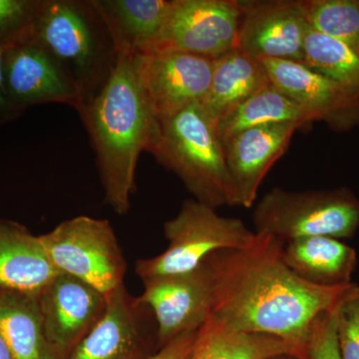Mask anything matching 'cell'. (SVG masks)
<instances>
[{"mask_svg": "<svg viewBox=\"0 0 359 359\" xmlns=\"http://www.w3.org/2000/svg\"><path fill=\"white\" fill-rule=\"evenodd\" d=\"M283 245L256 233L248 247L209 255L215 285L210 318L233 332L278 337L304 359L311 323L332 311L353 283L318 287L304 282L283 262Z\"/></svg>", "mask_w": 359, "mask_h": 359, "instance_id": "6da1fadb", "label": "cell"}, {"mask_svg": "<svg viewBox=\"0 0 359 359\" xmlns=\"http://www.w3.org/2000/svg\"><path fill=\"white\" fill-rule=\"evenodd\" d=\"M78 114L95 153L106 203L116 214H128L139 158L158 121L142 86L138 55L119 54L107 83Z\"/></svg>", "mask_w": 359, "mask_h": 359, "instance_id": "7a4b0ae2", "label": "cell"}, {"mask_svg": "<svg viewBox=\"0 0 359 359\" xmlns=\"http://www.w3.org/2000/svg\"><path fill=\"white\" fill-rule=\"evenodd\" d=\"M33 37L62 66L82 107L100 93L117 63L114 41L92 0H40Z\"/></svg>", "mask_w": 359, "mask_h": 359, "instance_id": "3957f363", "label": "cell"}, {"mask_svg": "<svg viewBox=\"0 0 359 359\" xmlns=\"http://www.w3.org/2000/svg\"><path fill=\"white\" fill-rule=\"evenodd\" d=\"M147 152L173 172L198 202L216 210L237 205L217 122L200 103L158 119Z\"/></svg>", "mask_w": 359, "mask_h": 359, "instance_id": "277c9868", "label": "cell"}, {"mask_svg": "<svg viewBox=\"0 0 359 359\" xmlns=\"http://www.w3.org/2000/svg\"><path fill=\"white\" fill-rule=\"evenodd\" d=\"M255 233L283 244L308 237L351 238L359 229V200L348 189L292 192L275 188L257 204Z\"/></svg>", "mask_w": 359, "mask_h": 359, "instance_id": "5b68a950", "label": "cell"}, {"mask_svg": "<svg viewBox=\"0 0 359 359\" xmlns=\"http://www.w3.org/2000/svg\"><path fill=\"white\" fill-rule=\"evenodd\" d=\"M167 250L150 259L136 262L142 280L154 276L175 275L197 268L212 252L242 249L254 242L256 233L242 219L219 216L216 209L186 200L176 217L164 224Z\"/></svg>", "mask_w": 359, "mask_h": 359, "instance_id": "8992f818", "label": "cell"}, {"mask_svg": "<svg viewBox=\"0 0 359 359\" xmlns=\"http://www.w3.org/2000/svg\"><path fill=\"white\" fill-rule=\"evenodd\" d=\"M39 238L58 273L74 276L107 297L124 283L127 263L108 219L75 217Z\"/></svg>", "mask_w": 359, "mask_h": 359, "instance_id": "52a82bcc", "label": "cell"}, {"mask_svg": "<svg viewBox=\"0 0 359 359\" xmlns=\"http://www.w3.org/2000/svg\"><path fill=\"white\" fill-rule=\"evenodd\" d=\"M95 327L66 359H147L159 351L154 314L124 283L107 297Z\"/></svg>", "mask_w": 359, "mask_h": 359, "instance_id": "ba28073f", "label": "cell"}, {"mask_svg": "<svg viewBox=\"0 0 359 359\" xmlns=\"http://www.w3.org/2000/svg\"><path fill=\"white\" fill-rule=\"evenodd\" d=\"M240 18V0H173L151 51H183L216 60L237 47Z\"/></svg>", "mask_w": 359, "mask_h": 359, "instance_id": "9c48e42d", "label": "cell"}, {"mask_svg": "<svg viewBox=\"0 0 359 359\" xmlns=\"http://www.w3.org/2000/svg\"><path fill=\"white\" fill-rule=\"evenodd\" d=\"M140 299L154 314L159 347L187 332H197L211 318L214 275L207 257L197 268L142 280Z\"/></svg>", "mask_w": 359, "mask_h": 359, "instance_id": "30bf717a", "label": "cell"}, {"mask_svg": "<svg viewBox=\"0 0 359 359\" xmlns=\"http://www.w3.org/2000/svg\"><path fill=\"white\" fill-rule=\"evenodd\" d=\"M214 61L177 50L138 55L142 86L157 119L204 100L211 86Z\"/></svg>", "mask_w": 359, "mask_h": 359, "instance_id": "8fae6325", "label": "cell"}, {"mask_svg": "<svg viewBox=\"0 0 359 359\" xmlns=\"http://www.w3.org/2000/svg\"><path fill=\"white\" fill-rule=\"evenodd\" d=\"M237 48L259 60L302 62L309 25L301 0H240Z\"/></svg>", "mask_w": 359, "mask_h": 359, "instance_id": "7c38bea8", "label": "cell"}, {"mask_svg": "<svg viewBox=\"0 0 359 359\" xmlns=\"http://www.w3.org/2000/svg\"><path fill=\"white\" fill-rule=\"evenodd\" d=\"M45 337L55 359H66L107 308V295L58 273L39 294Z\"/></svg>", "mask_w": 359, "mask_h": 359, "instance_id": "4fadbf2b", "label": "cell"}, {"mask_svg": "<svg viewBox=\"0 0 359 359\" xmlns=\"http://www.w3.org/2000/svg\"><path fill=\"white\" fill-rule=\"evenodd\" d=\"M4 82L9 100L20 113L41 104L82 107L76 87L60 63L33 37L4 50Z\"/></svg>", "mask_w": 359, "mask_h": 359, "instance_id": "5bb4252c", "label": "cell"}, {"mask_svg": "<svg viewBox=\"0 0 359 359\" xmlns=\"http://www.w3.org/2000/svg\"><path fill=\"white\" fill-rule=\"evenodd\" d=\"M263 61L276 88L290 97L311 121H325L334 129L359 122V93L297 61Z\"/></svg>", "mask_w": 359, "mask_h": 359, "instance_id": "9a60e30c", "label": "cell"}, {"mask_svg": "<svg viewBox=\"0 0 359 359\" xmlns=\"http://www.w3.org/2000/svg\"><path fill=\"white\" fill-rule=\"evenodd\" d=\"M302 127L297 123L264 125L245 130L224 142L237 205H254L264 179L285 154L295 132Z\"/></svg>", "mask_w": 359, "mask_h": 359, "instance_id": "2e32d148", "label": "cell"}, {"mask_svg": "<svg viewBox=\"0 0 359 359\" xmlns=\"http://www.w3.org/2000/svg\"><path fill=\"white\" fill-rule=\"evenodd\" d=\"M173 0H92L118 55L148 53L159 37Z\"/></svg>", "mask_w": 359, "mask_h": 359, "instance_id": "e0dca14e", "label": "cell"}, {"mask_svg": "<svg viewBox=\"0 0 359 359\" xmlns=\"http://www.w3.org/2000/svg\"><path fill=\"white\" fill-rule=\"evenodd\" d=\"M57 273L39 236L0 218V289L39 294Z\"/></svg>", "mask_w": 359, "mask_h": 359, "instance_id": "ac0fdd59", "label": "cell"}, {"mask_svg": "<svg viewBox=\"0 0 359 359\" xmlns=\"http://www.w3.org/2000/svg\"><path fill=\"white\" fill-rule=\"evenodd\" d=\"M283 259L299 278L318 287L349 285L358 264L353 248L330 237L301 238L285 243Z\"/></svg>", "mask_w": 359, "mask_h": 359, "instance_id": "d6986e66", "label": "cell"}, {"mask_svg": "<svg viewBox=\"0 0 359 359\" xmlns=\"http://www.w3.org/2000/svg\"><path fill=\"white\" fill-rule=\"evenodd\" d=\"M271 85L263 61L236 47L214 61L211 86L200 104L218 122L238 104Z\"/></svg>", "mask_w": 359, "mask_h": 359, "instance_id": "ffe728a7", "label": "cell"}, {"mask_svg": "<svg viewBox=\"0 0 359 359\" xmlns=\"http://www.w3.org/2000/svg\"><path fill=\"white\" fill-rule=\"evenodd\" d=\"M39 294L0 289V335L13 359H55L45 337Z\"/></svg>", "mask_w": 359, "mask_h": 359, "instance_id": "44dd1931", "label": "cell"}, {"mask_svg": "<svg viewBox=\"0 0 359 359\" xmlns=\"http://www.w3.org/2000/svg\"><path fill=\"white\" fill-rule=\"evenodd\" d=\"M280 355L299 358L294 347L278 337L233 332L209 318L199 330L190 359H269Z\"/></svg>", "mask_w": 359, "mask_h": 359, "instance_id": "7402d4cb", "label": "cell"}, {"mask_svg": "<svg viewBox=\"0 0 359 359\" xmlns=\"http://www.w3.org/2000/svg\"><path fill=\"white\" fill-rule=\"evenodd\" d=\"M311 122L306 111L271 85L222 116L217 126L224 143L240 132L255 127L276 123H297L304 126Z\"/></svg>", "mask_w": 359, "mask_h": 359, "instance_id": "603a6c76", "label": "cell"}, {"mask_svg": "<svg viewBox=\"0 0 359 359\" xmlns=\"http://www.w3.org/2000/svg\"><path fill=\"white\" fill-rule=\"evenodd\" d=\"M304 65L359 93V46L309 27L304 44Z\"/></svg>", "mask_w": 359, "mask_h": 359, "instance_id": "cb8c5ba5", "label": "cell"}, {"mask_svg": "<svg viewBox=\"0 0 359 359\" xmlns=\"http://www.w3.org/2000/svg\"><path fill=\"white\" fill-rule=\"evenodd\" d=\"M309 27L359 46L358 0H301Z\"/></svg>", "mask_w": 359, "mask_h": 359, "instance_id": "d4e9b609", "label": "cell"}, {"mask_svg": "<svg viewBox=\"0 0 359 359\" xmlns=\"http://www.w3.org/2000/svg\"><path fill=\"white\" fill-rule=\"evenodd\" d=\"M40 0H0V49L33 39Z\"/></svg>", "mask_w": 359, "mask_h": 359, "instance_id": "484cf974", "label": "cell"}, {"mask_svg": "<svg viewBox=\"0 0 359 359\" xmlns=\"http://www.w3.org/2000/svg\"><path fill=\"white\" fill-rule=\"evenodd\" d=\"M340 359H359V285L351 283L334 309Z\"/></svg>", "mask_w": 359, "mask_h": 359, "instance_id": "4316f807", "label": "cell"}, {"mask_svg": "<svg viewBox=\"0 0 359 359\" xmlns=\"http://www.w3.org/2000/svg\"><path fill=\"white\" fill-rule=\"evenodd\" d=\"M332 309L311 323L304 359H340Z\"/></svg>", "mask_w": 359, "mask_h": 359, "instance_id": "83f0119b", "label": "cell"}, {"mask_svg": "<svg viewBox=\"0 0 359 359\" xmlns=\"http://www.w3.org/2000/svg\"><path fill=\"white\" fill-rule=\"evenodd\" d=\"M199 330L181 334L161 347L147 359H190L197 341Z\"/></svg>", "mask_w": 359, "mask_h": 359, "instance_id": "f1b7e54d", "label": "cell"}, {"mask_svg": "<svg viewBox=\"0 0 359 359\" xmlns=\"http://www.w3.org/2000/svg\"><path fill=\"white\" fill-rule=\"evenodd\" d=\"M22 115L14 107L7 95L4 74V50L0 49V126L8 124Z\"/></svg>", "mask_w": 359, "mask_h": 359, "instance_id": "f546056e", "label": "cell"}, {"mask_svg": "<svg viewBox=\"0 0 359 359\" xmlns=\"http://www.w3.org/2000/svg\"><path fill=\"white\" fill-rule=\"evenodd\" d=\"M0 359H13L1 335H0Z\"/></svg>", "mask_w": 359, "mask_h": 359, "instance_id": "4dcf8cb0", "label": "cell"}, {"mask_svg": "<svg viewBox=\"0 0 359 359\" xmlns=\"http://www.w3.org/2000/svg\"><path fill=\"white\" fill-rule=\"evenodd\" d=\"M269 359H299L297 358V356L294 355H280L276 356V358H269Z\"/></svg>", "mask_w": 359, "mask_h": 359, "instance_id": "1f68e13d", "label": "cell"}, {"mask_svg": "<svg viewBox=\"0 0 359 359\" xmlns=\"http://www.w3.org/2000/svg\"><path fill=\"white\" fill-rule=\"evenodd\" d=\"M358 4H359V0H358Z\"/></svg>", "mask_w": 359, "mask_h": 359, "instance_id": "d6a6232c", "label": "cell"}]
</instances>
